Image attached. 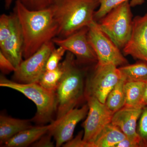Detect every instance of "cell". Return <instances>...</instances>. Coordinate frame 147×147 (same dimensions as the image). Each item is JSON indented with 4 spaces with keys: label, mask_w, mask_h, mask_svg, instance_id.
<instances>
[{
    "label": "cell",
    "mask_w": 147,
    "mask_h": 147,
    "mask_svg": "<svg viewBox=\"0 0 147 147\" xmlns=\"http://www.w3.org/2000/svg\"><path fill=\"white\" fill-rule=\"evenodd\" d=\"M88 38L97 58L98 64L117 67L128 64L119 48L100 30L95 21L88 27Z\"/></svg>",
    "instance_id": "cell-7"
},
{
    "label": "cell",
    "mask_w": 147,
    "mask_h": 147,
    "mask_svg": "<svg viewBox=\"0 0 147 147\" xmlns=\"http://www.w3.org/2000/svg\"><path fill=\"white\" fill-rule=\"evenodd\" d=\"M0 69L4 74L14 72L16 68L11 61L0 51Z\"/></svg>",
    "instance_id": "cell-28"
},
{
    "label": "cell",
    "mask_w": 147,
    "mask_h": 147,
    "mask_svg": "<svg viewBox=\"0 0 147 147\" xmlns=\"http://www.w3.org/2000/svg\"><path fill=\"white\" fill-rule=\"evenodd\" d=\"M88 27H84L66 37L55 38L52 40L58 47L72 53L77 62L97 63V57L88 40Z\"/></svg>",
    "instance_id": "cell-10"
},
{
    "label": "cell",
    "mask_w": 147,
    "mask_h": 147,
    "mask_svg": "<svg viewBox=\"0 0 147 147\" xmlns=\"http://www.w3.org/2000/svg\"><path fill=\"white\" fill-rule=\"evenodd\" d=\"M54 121L46 125L32 126L21 131L3 145L5 147H26L32 145L54 126Z\"/></svg>",
    "instance_id": "cell-15"
},
{
    "label": "cell",
    "mask_w": 147,
    "mask_h": 147,
    "mask_svg": "<svg viewBox=\"0 0 147 147\" xmlns=\"http://www.w3.org/2000/svg\"><path fill=\"white\" fill-rule=\"evenodd\" d=\"M53 137L50 131L42 136L36 142H34L32 146L35 147H53L55 146L52 141Z\"/></svg>",
    "instance_id": "cell-29"
},
{
    "label": "cell",
    "mask_w": 147,
    "mask_h": 147,
    "mask_svg": "<svg viewBox=\"0 0 147 147\" xmlns=\"http://www.w3.org/2000/svg\"><path fill=\"white\" fill-rule=\"evenodd\" d=\"M55 45L53 40L49 41L22 61L13 72L12 80L21 84L38 83L45 71L47 59L55 48Z\"/></svg>",
    "instance_id": "cell-8"
},
{
    "label": "cell",
    "mask_w": 147,
    "mask_h": 147,
    "mask_svg": "<svg viewBox=\"0 0 147 147\" xmlns=\"http://www.w3.org/2000/svg\"><path fill=\"white\" fill-rule=\"evenodd\" d=\"M61 64L63 74L55 91L57 100L55 120L61 118L85 98L84 74L77 66L75 56L67 52Z\"/></svg>",
    "instance_id": "cell-3"
},
{
    "label": "cell",
    "mask_w": 147,
    "mask_h": 147,
    "mask_svg": "<svg viewBox=\"0 0 147 147\" xmlns=\"http://www.w3.org/2000/svg\"><path fill=\"white\" fill-rule=\"evenodd\" d=\"M143 108L124 106L114 113L111 123L117 127L127 138L137 143L141 147V140L137 132V121L142 114Z\"/></svg>",
    "instance_id": "cell-13"
},
{
    "label": "cell",
    "mask_w": 147,
    "mask_h": 147,
    "mask_svg": "<svg viewBox=\"0 0 147 147\" xmlns=\"http://www.w3.org/2000/svg\"><path fill=\"white\" fill-rule=\"evenodd\" d=\"M84 132L80 131L74 139L64 144V147H92L91 145L85 142L83 139Z\"/></svg>",
    "instance_id": "cell-27"
},
{
    "label": "cell",
    "mask_w": 147,
    "mask_h": 147,
    "mask_svg": "<svg viewBox=\"0 0 147 147\" xmlns=\"http://www.w3.org/2000/svg\"><path fill=\"white\" fill-rule=\"evenodd\" d=\"M137 132L141 139V147H147V106L143 108Z\"/></svg>",
    "instance_id": "cell-25"
},
{
    "label": "cell",
    "mask_w": 147,
    "mask_h": 147,
    "mask_svg": "<svg viewBox=\"0 0 147 147\" xmlns=\"http://www.w3.org/2000/svg\"><path fill=\"white\" fill-rule=\"evenodd\" d=\"M67 51L63 47H58L53 49L47 59L45 70H52L59 67L61 61Z\"/></svg>",
    "instance_id": "cell-24"
},
{
    "label": "cell",
    "mask_w": 147,
    "mask_h": 147,
    "mask_svg": "<svg viewBox=\"0 0 147 147\" xmlns=\"http://www.w3.org/2000/svg\"><path fill=\"white\" fill-rule=\"evenodd\" d=\"M139 145L127 138L121 141L116 145L115 147H139Z\"/></svg>",
    "instance_id": "cell-30"
},
{
    "label": "cell",
    "mask_w": 147,
    "mask_h": 147,
    "mask_svg": "<svg viewBox=\"0 0 147 147\" xmlns=\"http://www.w3.org/2000/svg\"><path fill=\"white\" fill-rule=\"evenodd\" d=\"M122 78L125 82L147 83V62H141L132 65H126L119 67Z\"/></svg>",
    "instance_id": "cell-19"
},
{
    "label": "cell",
    "mask_w": 147,
    "mask_h": 147,
    "mask_svg": "<svg viewBox=\"0 0 147 147\" xmlns=\"http://www.w3.org/2000/svg\"><path fill=\"white\" fill-rule=\"evenodd\" d=\"M88 105L89 110L83 127V139L94 147V143L105 126L111 123L114 113L110 111L105 103H102L92 96L85 97Z\"/></svg>",
    "instance_id": "cell-9"
},
{
    "label": "cell",
    "mask_w": 147,
    "mask_h": 147,
    "mask_svg": "<svg viewBox=\"0 0 147 147\" xmlns=\"http://www.w3.org/2000/svg\"><path fill=\"white\" fill-rule=\"evenodd\" d=\"M99 5L98 0H56L51 7L59 26L58 36L66 37L89 26Z\"/></svg>",
    "instance_id": "cell-2"
},
{
    "label": "cell",
    "mask_w": 147,
    "mask_h": 147,
    "mask_svg": "<svg viewBox=\"0 0 147 147\" xmlns=\"http://www.w3.org/2000/svg\"><path fill=\"white\" fill-rule=\"evenodd\" d=\"M0 86L15 90L24 94L35 104L36 112L31 120L38 125L53 121L57 110L55 92L49 90L38 83L21 84L0 76Z\"/></svg>",
    "instance_id": "cell-4"
},
{
    "label": "cell",
    "mask_w": 147,
    "mask_h": 147,
    "mask_svg": "<svg viewBox=\"0 0 147 147\" xmlns=\"http://www.w3.org/2000/svg\"><path fill=\"white\" fill-rule=\"evenodd\" d=\"M125 81L123 78L120 80L111 91L106 98L105 104L113 113L123 107L125 103L124 85Z\"/></svg>",
    "instance_id": "cell-20"
},
{
    "label": "cell",
    "mask_w": 147,
    "mask_h": 147,
    "mask_svg": "<svg viewBox=\"0 0 147 147\" xmlns=\"http://www.w3.org/2000/svg\"><path fill=\"white\" fill-rule=\"evenodd\" d=\"M147 106V83H146L143 98L141 103V108H143L145 106Z\"/></svg>",
    "instance_id": "cell-31"
},
{
    "label": "cell",
    "mask_w": 147,
    "mask_h": 147,
    "mask_svg": "<svg viewBox=\"0 0 147 147\" xmlns=\"http://www.w3.org/2000/svg\"><path fill=\"white\" fill-rule=\"evenodd\" d=\"M126 138L118 127L110 123L102 129L94 145V147H115L117 144Z\"/></svg>",
    "instance_id": "cell-17"
},
{
    "label": "cell",
    "mask_w": 147,
    "mask_h": 147,
    "mask_svg": "<svg viewBox=\"0 0 147 147\" xmlns=\"http://www.w3.org/2000/svg\"><path fill=\"white\" fill-rule=\"evenodd\" d=\"M123 50L125 56L147 62V12L133 18L131 36Z\"/></svg>",
    "instance_id": "cell-12"
},
{
    "label": "cell",
    "mask_w": 147,
    "mask_h": 147,
    "mask_svg": "<svg viewBox=\"0 0 147 147\" xmlns=\"http://www.w3.org/2000/svg\"><path fill=\"white\" fill-rule=\"evenodd\" d=\"M13 27V14H3L0 16V43L10 36Z\"/></svg>",
    "instance_id": "cell-23"
},
{
    "label": "cell",
    "mask_w": 147,
    "mask_h": 147,
    "mask_svg": "<svg viewBox=\"0 0 147 147\" xmlns=\"http://www.w3.org/2000/svg\"><path fill=\"white\" fill-rule=\"evenodd\" d=\"M32 122L31 120L21 119L5 115H1L0 144L1 146L16 134L33 126Z\"/></svg>",
    "instance_id": "cell-16"
},
{
    "label": "cell",
    "mask_w": 147,
    "mask_h": 147,
    "mask_svg": "<svg viewBox=\"0 0 147 147\" xmlns=\"http://www.w3.org/2000/svg\"><path fill=\"white\" fill-rule=\"evenodd\" d=\"M13 1V0H4L5 7L6 9L10 8Z\"/></svg>",
    "instance_id": "cell-32"
},
{
    "label": "cell",
    "mask_w": 147,
    "mask_h": 147,
    "mask_svg": "<svg viewBox=\"0 0 147 147\" xmlns=\"http://www.w3.org/2000/svg\"><path fill=\"white\" fill-rule=\"evenodd\" d=\"M13 11L24 37V59L30 57L58 35L59 26L51 7L42 10H31L16 0Z\"/></svg>",
    "instance_id": "cell-1"
},
{
    "label": "cell",
    "mask_w": 147,
    "mask_h": 147,
    "mask_svg": "<svg viewBox=\"0 0 147 147\" xmlns=\"http://www.w3.org/2000/svg\"><path fill=\"white\" fill-rule=\"evenodd\" d=\"M88 110V105L85 104L82 108L71 109L61 118L53 121L54 126L49 131L55 139V146H62L72 139L77 124L87 115Z\"/></svg>",
    "instance_id": "cell-11"
},
{
    "label": "cell",
    "mask_w": 147,
    "mask_h": 147,
    "mask_svg": "<svg viewBox=\"0 0 147 147\" xmlns=\"http://www.w3.org/2000/svg\"><path fill=\"white\" fill-rule=\"evenodd\" d=\"M146 83L127 82L124 85L125 97L124 106L129 108H141Z\"/></svg>",
    "instance_id": "cell-18"
},
{
    "label": "cell",
    "mask_w": 147,
    "mask_h": 147,
    "mask_svg": "<svg viewBox=\"0 0 147 147\" xmlns=\"http://www.w3.org/2000/svg\"><path fill=\"white\" fill-rule=\"evenodd\" d=\"M129 2H125L113 8L98 24L100 30L120 49L128 42L132 31L133 18Z\"/></svg>",
    "instance_id": "cell-5"
},
{
    "label": "cell",
    "mask_w": 147,
    "mask_h": 147,
    "mask_svg": "<svg viewBox=\"0 0 147 147\" xmlns=\"http://www.w3.org/2000/svg\"><path fill=\"white\" fill-rule=\"evenodd\" d=\"M63 74V70L60 63L56 69L45 70L38 83L46 89L55 92Z\"/></svg>",
    "instance_id": "cell-22"
},
{
    "label": "cell",
    "mask_w": 147,
    "mask_h": 147,
    "mask_svg": "<svg viewBox=\"0 0 147 147\" xmlns=\"http://www.w3.org/2000/svg\"><path fill=\"white\" fill-rule=\"evenodd\" d=\"M30 10H40L49 8L56 0H18Z\"/></svg>",
    "instance_id": "cell-26"
},
{
    "label": "cell",
    "mask_w": 147,
    "mask_h": 147,
    "mask_svg": "<svg viewBox=\"0 0 147 147\" xmlns=\"http://www.w3.org/2000/svg\"><path fill=\"white\" fill-rule=\"evenodd\" d=\"M24 47V37L21 26L18 18L13 13L12 32L4 41L0 43V51L16 68L23 61Z\"/></svg>",
    "instance_id": "cell-14"
},
{
    "label": "cell",
    "mask_w": 147,
    "mask_h": 147,
    "mask_svg": "<svg viewBox=\"0 0 147 147\" xmlns=\"http://www.w3.org/2000/svg\"><path fill=\"white\" fill-rule=\"evenodd\" d=\"M122 78L121 73L116 66L97 64L86 82L85 97L92 96L105 103L108 95Z\"/></svg>",
    "instance_id": "cell-6"
},
{
    "label": "cell",
    "mask_w": 147,
    "mask_h": 147,
    "mask_svg": "<svg viewBox=\"0 0 147 147\" xmlns=\"http://www.w3.org/2000/svg\"><path fill=\"white\" fill-rule=\"evenodd\" d=\"M99 2V7L96 11L94 15V21L100 20L103 18L113 8H115L125 2L129 1L131 7L141 5L144 3L146 0H98Z\"/></svg>",
    "instance_id": "cell-21"
}]
</instances>
